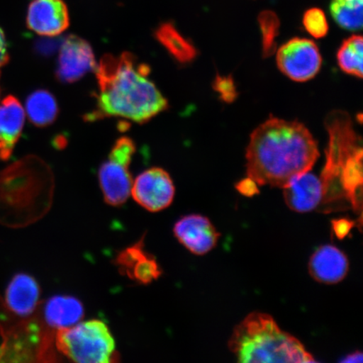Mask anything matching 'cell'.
<instances>
[{
  "label": "cell",
  "mask_w": 363,
  "mask_h": 363,
  "mask_svg": "<svg viewBox=\"0 0 363 363\" xmlns=\"http://www.w3.org/2000/svg\"><path fill=\"white\" fill-rule=\"evenodd\" d=\"M98 82L96 103L85 121L119 117L143 124L165 111L169 103L149 79L150 67L133 54H106L95 68Z\"/></svg>",
  "instance_id": "obj_1"
},
{
  "label": "cell",
  "mask_w": 363,
  "mask_h": 363,
  "mask_svg": "<svg viewBox=\"0 0 363 363\" xmlns=\"http://www.w3.org/2000/svg\"><path fill=\"white\" fill-rule=\"evenodd\" d=\"M319 157L316 140L305 125L271 116L250 136L247 177L258 185L283 189L311 171Z\"/></svg>",
  "instance_id": "obj_2"
},
{
  "label": "cell",
  "mask_w": 363,
  "mask_h": 363,
  "mask_svg": "<svg viewBox=\"0 0 363 363\" xmlns=\"http://www.w3.org/2000/svg\"><path fill=\"white\" fill-rule=\"evenodd\" d=\"M228 347L239 362H315L301 340L264 313H251L235 326Z\"/></svg>",
  "instance_id": "obj_3"
},
{
  "label": "cell",
  "mask_w": 363,
  "mask_h": 363,
  "mask_svg": "<svg viewBox=\"0 0 363 363\" xmlns=\"http://www.w3.org/2000/svg\"><path fill=\"white\" fill-rule=\"evenodd\" d=\"M329 134L326 162L320 177L323 184V201L319 208L329 213L351 207L340 185V172L345 162L358 147L362 139L354 130L350 116L344 111H333L325 121Z\"/></svg>",
  "instance_id": "obj_4"
},
{
  "label": "cell",
  "mask_w": 363,
  "mask_h": 363,
  "mask_svg": "<svg viewBox=\"0 0 363 363\" xmlns=\"http://www.w3.org/2000/svg\"><path fill=\"white\" fill-rule=\"evenodd\" d=\"M56 351L79 363H111L119 361L115 338L104 321H80L71 328L56 330Z\"/></svg>",
  "instance_id": "obj_5"
},
{
  "label": "cell",
  "mask_w": 363,
  "mask_h": 363,
  "mask_svg": "<svg viewBox=\"0 0 363 363\" xmlns=\"http://www.w3.org/2000/svg\"><path fill=\"white\" fill-rule=\"evenodd\" d=\"M135 152L133 140L123 136L116 140L107 160L99 169V185L104 201L108 206H123L130 196L133 180L130 165Z\"/></svg>",
  "instance_id": "obj_6"
},
{
  "label": "cell",
  "mask_w": 363,
  "mask_h": 363,
  "mask_svg": "<svg viewBox=\"0 0 363 363\" xmlns=\"http://www.w3.org/2000/svg\"><path fill=\"white\" fill-rule=\"evenodd\" d=\"M276 52L277 65L289 79L303 83L319 74L322 57L319 48L313 40L295 38Z\"/></svg>",
  "instance_id": "obj_7"
},
{
  "label": "cell",
  "mask_w": 363,
  "mask_h": 363,
  "mask_svg": "<svg viewBox=\"0 0 363 363\" xmlns=\"http://www.w3.org/2000/svg\"><path fill=\"white\" fill-rule=\"evenodd\" d=\"M130 195L145 210L152 213L162 211L174 201V181L164 169L152 167L135 179Z\"/></svg>",
  "instance_id": "obj_8"
},
{
  "label": "cell",
  "mask_w": 363,
  "mask_h": 363,
  "mask_svg": "<svg viewBox=\"0 0 363 363\" xmlns=\"http://www.w3.org/2000/svg\"><path fill=\"white\" fill-rule=\"evenodd\" d=\"M92 48L87 40L70 35L62 43L56 74L63 83H74L96 68Z\"/></svg>",
  "instance_id": "obj_9"
},
{
  "label": "cell",
  "mask_w": 363,
  "mask_h": 363,
  "mask_svg": "<svg viewBox=\"0 0 363 363\" xmlns=\"http://www.w3.org/2000/svg\"><path fill=\"white\" fill-rule=\"evenodd\" d=\"M174 233L186 249L197 256L212 251L220 237L207 217L195 214L180 218L174 226Z\"/></svg>",
  "instance_id": "obj_10"
},
{
  "label": "cell",
  "mask_w": 363,
  "mask_h": 363,
  "mask_svg": "<svg viewBox=\"0 0 363 363\" xmlns=\"http://www.w3.org/2000/svg\"><path fill=\"white\" fill-rule=\"evenodd\" d=\"M69 13L62 0H33L27 12L26 23L35 33L53 38L69 26Z\"/></svg>",
  "instance_id": "obj_11"
},
{
  "label": "cell",
  "mask_w": 363,
  "mask_h": 363,
  "mask_svg": "<svg viewBox=\"0 0 363 363\" xmlns=\"http://www.w3.org/2000/svg\"><path fill=\"white\" fill-rule=\"evenodd\" d=\"M42 305L40 287L34 277L20 272L13 277L4 295L3 306L11 315L26 319L38 313Z\"/></svg>",
  "instance_id": "obj_12"
},
{
  "label": "cell",
  "mask_w": 363,
  "mask_h": 363,
  "mask_svg": "<svg viewBox=\"0 0 363 363\" xmlns=\"http://www.w3.org/2000/svg\"><path fill=\"white\" fill-rule=\"evenodd\" d=\"M283 189L286 204L295 212H311L319 208L323 201V184L320 177L311 171L295 177Z\"/></svg>",
  "instance_id": "obj_13"
},
{
  "label": "cell",
  "mask_w": 363,
  "mask_h": 363,
  "mask_svg": "<svg viewBox=\"0 0 363 363\" xmlns=\"http://www.w3.org/2000/svg\"><path fill=\"white\" fill-rule=\"evenodd\" d=\"M115 262L122 274L140 284H151L162 274L155 257L145 251L143 238L118 254Z\"/></svg>",
  "instance_id": "obj_14"
},
{
  "label": "cell",
  "mask_w": 363,
  "mask_h": 363,
  "mask_svg": "<svg viewBox=\"0 0 363 363\" xmlns=\"http://www.w3.org/2000/svg\"><path fill=\"white\" fill-rule=\"evenodd\" d=\"M349 271L348 258L333 245L317 248L308 262V272L318 283L335 284L346 278Z\"/></svg>",
  "instance_id": "obj_15"
},
{
  "label": "cell",
  "mask_w": 363,
  "mask_h": 363,
  "mask_svg": "<svg viewBox=\"0 0 363 363\" xmlns=\"http://www.w3.org/2000/svg\"><path fill=\"white\" fill-rule=\"evenodd\" d=\"M24 108L13 95L0 104V159L8 161L19 142L25 124Z\"/></svg>",
  "instance_id": "obj_16"
},
{
  "label": "cell",
  "mask_w": 363,
  "mask_h": 363,
  "mask_svg": "<svg viewBox=\"0 0 363 363\" xmlns=\"http://www.w3.org/2000/svg\"><path fill=\"white\" fill-rule=\"evenodd\" d=\"M42 320L49 329L60 330L78 324L84 317V306L78 298L56 295L40 306Z\"/></svg>",
  "instance_id": "obj_17"
},
{
  "label": "cell",
  "mask_w": 363,
  "mask_h": 363,
  "mask_svg": "<svg viewBox=\"0 0 363 363\" xmlns=\"http://www.w3.org/2000/svg\"><path fill=\"white\" fill-rule=\"evenodd\" d=\"M156 39L180 63H189L198 55L191 42L184 38L172 23H163L155 31Z\"/></svg>",
  "instance_id": "obj_18"
},
{
  "label": "cell",
  "mask_w": 363,
  "mask_h": 363,
  "mask_svg": "<svg viewBox=\"0 0 363 363\" xmlns=\"http://www.w3.org/2000/svg\"><path fill=\"white\" fill-rule=\"evenodd\" d=\"M26 113L31 123L45 127L53 123L58 115V106L53 95L45 89L35 91L26 99Z\"/></svg>",
  "instance_id": "obj_19"
},
{
  "label": "cell",
  "mask_w": 363,
  "mask_h": 363,
  "mask_svg": "<svg viewBox=\"0 0 363 363\" xmlns=\"http://www.w3.org/2000/svg\"><path fill=\"white\" fill-rule=\"evenodd\" d=\"M363 39L353 35L345 40L337 52L338 65L345 74L362 79Z\"/></svg>",
  "instance_id": "obj_20"
},
{
  "label": "cell",
  "mask_w": 363,
  "mask_h": 363,
  "mask_svg": "<svg viewBox=\"0 0 363 363\" xmlns=\"http://www.w3.org/2000/svg\"><path fill=\"white\" fill-rule=\"evenodd\" d=\"M363 0H331L330 10L340 27L357 31L362 28Z\"/></svg>",
  "instance_id": "obj_21"
},
{
  "label": "cell",
  "mask_w": 363,
  "mask_h": 363,
  "mask_svg": "<svg viewBox=\"0 0 363 363\" xmlns=\"http://www.w3.org/2000/svg\"><path fill=\"white\" fill-rule=\"evenodd\" d=\"M262 33V55L269 57L277 51L276 39L279 33L280 21L278 16L271 11H265L258 16Z\"/></svg>",
  "instance_id": "obj_22"
},
{
  "label": "cell",
  "mask_w": 363,
  "mask_h": 363,
  "mask_svg": "<svg viewBox=\"0 0 363 363\" xmlns=\"http://www.w3.org/2000/svg\"><path fill=\"white\" fill-rule=\"evenodd\" d=\"M303 25L307 33L316 39L323 38L328 33L329 25L323 11L312 8L303 17Z\"/></svg>",
  "instance_id": "obj_23"
},
{
  "label": "cell",
  "mask_w": 363,
  "mask_h": 363,
  "mask_svg": "<svg viewBox=\"0 0 363 363\" xmlns=\"http://www.w3.org/2000/svg\"><path fill=\"white\" fill-rule=\"evenodd\" d=\"M213 89L219 94L222 101L233 103L238 99V92L235 81L231 76L216 75Z\"/></svg>",
  "instance_id": "obj_24"
},
{
  "label": "cell",
  "mask_w": 363,
  "mask_h": 363,
  "mask_svg": "<svg viewBox=\"0 0 363 363\" xmlns=\"http://www.w3.org/2000/svg\"><path fill=\"white\" fill-rule=\"evenodd\" d=\"M257 186L258 184L255 181L247 177V179L240 181L237 186H235V188L245 196H252V195L259 192L258 191Z\"/></svg>",
  "instance_id": "obj_25"
},
{
  "label": "cell",
  "mask_w": 363,
  "mask_h": 363,
  "mask_svg": "<svg viewBox=\"0 0 363 363\" xmlns=\"http://www.w3.org/2000/svg\"><path fill=\"white\" fill-rule=\"evenodd\" d=\"M9 60H10V56H9L6 36L0 28V74H1L2 67L7 65Z\"/></svg>",
  "instance_id": "obj_26"
},
{
  "label": "cell",
  "mask_w": 363,
  "mask_h": 363,
  "mask_svg": "<svg viewBox=\"0 0 363 363\" xmlns=\"http://www.w3.org/2000/svg\"><path fill=\"white\" fill-rule=\"evenodd\" d=\"M352 224L351 221L347 220H335L333 223V229L335 235L339 238H343L349 233L351 230Z\"/></svg>",
  "instance_id": "obj_27"
},
{
  "label": "cell",
  "mask_w": 363,
  "mask_h": 363,
  "mask_svg": "<svg viewBox=\"0 0 363 363\" xmlns=\"http://www.w3.org/2000/svg\"><path fill=\"white\" fill-rule=\"evenodd\" d=\"M363 360L362 353L361 352H355L350 354L345 358V359L340 361L344 363H352V362H362Z\"/></svg>",
  "instance_id": "obj_28"
}]
</instances>
